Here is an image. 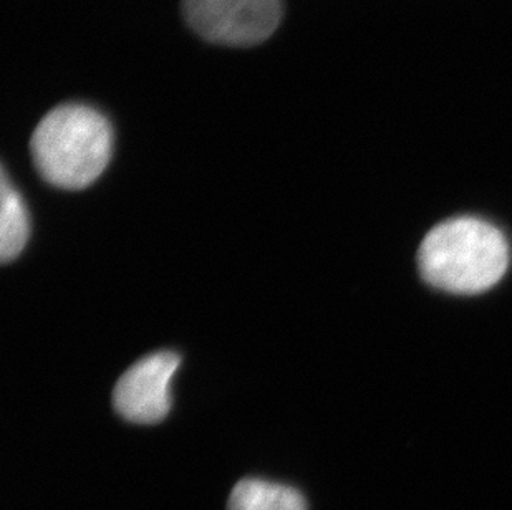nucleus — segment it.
I'll return each mask as SVG.
<instances>
[{
	"instance_id": "1",
	"label": "nucleus",
	"mask_w": 512,
	"mask_h": 510,
	"mask_svg": "<svg viewBox=\"0 0 512 510\" xmlns=\"http://www.w3.org/2000/svg\"><path fill=\"white\" fill-rule=\"evenodd\" d=\"M30 151L47 183L70 191L88 188L112 158V123L93 106L65 103L40 120Z\"/></svg>"
},
{
	"instance_id": "2",
	"label": "nucleus",
	"mask_w": 512,
	"mask_h": 510,
	"mask_svg": "<svg viewBox=\"0 0 512 510\" xmlns=\"http://www.w3.org/2000/svg\"><path fill=\"white\" fill-rule=\"evenodd\" d=\"M503 232L478 217H455L433 227L421 242L423 279L451 294H479L503 279L509 265Z\"/></svg>"
},
{
	"instance_id": "3",
	"label": "nucleus",
	"mask_w": 512,
	"mask_h": 510,
	"mask_svg": "<svg viewBox=\"0 0 512 510\" xmlns=\"http://www.w3.org/2000/svg\"><path fill=\"white\" fill-rule=\"evenodd\" d=\"M282 0H183L184 19L204 40L228 47L266 42L281 24Z\"/></svg>"
},
{
	"instance_id": "4",
	"label": "nucleus",
	"mask_w": 512,
	"mask_h": 510,
	"mask_svg": "<svg viewBox=\"0 0 512 510\" xmlns=\"http://www.w3.org/2000/svg\"><path fill=\"white\" fill-rule=\"evenodd\" d=\"M179 363L174 352H156L131 366L113 390L116 413L130 423L163 421L170 413V385Z\"/></svg>"
},
{
	"instance_id": "5",
	"label": "nucleus",
	"mask_w": 512,
	"mask_h": 510,
	"mask_svg": "<svg viewBox=\"0 0 512 510\" xmlns=\"http://www.w3.org/2000/svg\"><path fill=\"white\" fill-rule=\"evenodd\" d=\"M228 510H307V502L294 487L242 479L232 489Z\"/></svg>"
},
{
	"instance_id": "6",
	"label": "nucleus",
	"mask_w": 512,
	"mask_h": 510,
	"mask_svg": "<svg viewBox=\"0 0 512 510\" xmlns=\"http://www.w3.org/2000/svg\"><path fill=\"white\" fill-rule=\"evenodd\" d=\"M2 211H0V257L7 264L17 259L29 241V214L19 191L10 184L9 176L2 169Z\"/></svg>"
}]
</instances>
